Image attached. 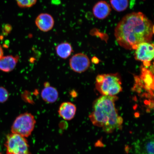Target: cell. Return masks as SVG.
Listing matches in <instances>:
<instances>
[{
  "mask_svg": "<svg viewBox=\"0 0 154 154\" xmlns=\"http://www.w3.org/2000/svg\"><path fill=\"white\" fill-rule=\"evenodd\" d=\"M152 22L141 12L125 15L115 29V36L119 45L125 49H135L139 44L150 42L153 37Z\"/></svg>",
  "mask_w": 154,
  "mask_h": 154,
  "instance_id": "obj_1",
  "label": "cell"
},
{
  "mask_svg": "<svg viewBox=\"0 0 154 154\" xmlns=\"http://www.w3.org/2000/svg\"><path fill=\"white\" fill-rule=\"evenodd\" d=\"M116 96L103 95L94 101L93 111L89 118L94 126L103 128L104 131L111 133L120 128L123 120L119 116L115 101Z\"/></svg>",
  "mask_w": 154,
  "mask_h": 154,
  "instance_id": "obj_2",
  "label": "cell"
},
{
  "mask_svg": "<svg viewBox=\"0 0 154 154\" xmlns=\"http://www.w3.org/2000/svg\"><path fill=\"white\" fill-rule=\"evenodd\" d=\"M122 82L119 75H99L96 77V89L103 95L115 96L122 91Z\"/></svg>",
  "mask_w": 154,
  "mask_h": 154,
  "instance_id": "obj_3",
  "label": "cell"
},
{
  "mask_svg": "<svg viewBox=\"0 0 154 154\" xmlns=\"http://www.w3.org/2000/svg\"><path fill=\"white\" fill-rule=\"evenodd\" d=\"M36 123L34 116L31 113L25 112L17 117L11 128L12 133L28 137L33 132Z\"/></svg>",
  "mask_w": 154,
  "mask_h": 154,
  "instance_id": "obj_4",
  "label": "cell"
},
{
  "mask_svg": "<svg viewBox=\"0 0 154 154\" xmlns=\"http://www.w3.org/2000/svg\"><path fill=\"white\" fill-rule=\"evenodd\" d=\"M5 146L6 154H31L26 138L18 134L11 133L8 135Z\"/></svg>",
  "mask_w": 154,
  "mask_h": 154,
  "instance_id": "obj_5",
  "label": "cell"
},
{
  "mask_svg": "<svg viewBox=\"0 0 154 154\" xmlns=\"http://www.w3.org/2000/svg\"><path fill=\"white\" fill-rule=\"evenodd\" d=\"M135 50V59L136 60L143 62L145 66H149L154 58L153 44L150 42L141 43L139 44Z\"/></svg>",
  "mask_w": 154,
  "mask_h": 154,
  "instance_id": "obj_6",
  "label": "cell"
},
{
  "mask_svg": "<svg viewBox=\"0 0 154 154\" xmlns=\"http://www.w3.org/2000/svg\"><path fill=\"white\" fill-rule=\"evenodd\" d=\"M154 136L148 133L143 137L134 143V149L136 154H154Z\"/></svg>",
  "mask_w": 154,
  "mask_h": 154,
  "instance_id": "obj_7",
  "label": "cell"
},
{
  "mask_svg": "<svg viewBox=\"0 0 154 154\" xmlns=\"http://www.w3.org/2000/svg\"><path fill=\"white\" fill-rule=\"evenodd\" d=\"M69 65L74 72L81 73L87 70L90 65V61L88 57L85 54L78 53L71 58Z\"/></svg>",
  "mask_w": 154,
  "mask_h": 154,
  "instance_id": "obj_8",
  "label": "cell"
},
{
  "mask_svg": "<svg viewBox=\"0 0 154 154\" xmlns=\"http://www.w3.org/2000/svg\"><path fill=\"white\" fill-rule=\"evenodd\" d=\"M35 24L42 32H47L52 29L55 21L51 15L47 13H42L36 17Z\"/></svg>",
  "mask_w": 154,
  "mask_h": 154,
  "instance_id": "obj_9",
  "label": "cell"
},
{
  "mask_svg": "<svg viewBox=\"0 0 154 154\" xmlns=\"http://www.w3.org/2000/svg\"><path fill=\"white\" fill-rule=\"evenodd\" d=\"M76 111V107L74 104L65 102L60 106L58 112L59 115L64 120L70 121L74 118Z\"/></svg>",
  "mask_w": 154,
  "mask_h": 154,
  "instance_id": "obj_10",
  "label": "cell"
},
{
  "mask_svg": "<svg viewBox=\"0 0 154 154\" xmlns=\"http://www.w3.org/2000/svg\"><path fill=\"white\" fill-rule=\"evenodd\" d=\"M94 16L99 19H103L109 16L111 13L110 5L105 1H100L96 3L92 9Z\"/></svg>",
  "mask_w": 154,
  "mask_h": 154,
  "instance_id": "obj_11",
  "label": "cell"
},
{
  "mask_svg": "<svg viewBox=\"0 0 154 154\" xmlns=\"http://www.w3.org/2000/svg\"><path fill=\"white\" fill-rule=\"evenodd\" d=\"M45 87L42 90L41 96L44 101L48 103H53L57 100L59 92L57 90L50 85L48 83L44 84Z\"/></svg>",
  "mask_w": 154,
  "mask_h": 154,
  "instance_id": "obj_12",
  "label": "cell"
},
{
  "mask_svg": "<svg viewBox=\"0 0 154 154\" xmlns=\"http://www.w3.org/2000/svg\"><path fill=\"white\" fill-rule=\"evenodd\" d=\"M19 60L18 56L3 57L0 59V70L5 72H11L16 67Z\"/></svg>",
  "mask_w": 154,
  "mask_h": 154,
  "instance_id": "obj_13",
  "label": "cell"
},
{
  "mask_svg": "<svg viewBox=\"0 0 154 154\" xmlns=\"http://www.w3.org/2000/svg\"><path fill=\"white\" fill-rule=\"evenodd\" d=\"M56 52L59 57L66 59L70 56L73 51L71 44L67 42H62L55 48Z\"/></svg>",
  "mask_w": 154,
  "mask_h": 154,
  "instance_id": "obj_14",
  "label": "cell"
},
{
  "mask_svg": "<svg viewBox=\"0 0 154 154\" xmlns=\"http://www.w3.org/2000/svg\"><path fill=\"white\" fill-rule=\"evenodd\" d=\"M110 2L112 8L118 12L125 11L128 6V0H110Z\"/></svg>",
  "mask_w": 154,
  "mask_h": 154,
  "instance_id": "obj_15",
  "label": "cell"
},
{
  "mask_svg": "<svg viewBox=\"0 0 154 154\" xmlns=\"http://www.w3.org/2000/svg\"><path fill=\"white\" fill-rule=\"evenodd\" d=\"M18 6L22 8H29L35 5L37 0H15Z\"/></svg>",
  "mask_w": 154,
  "mask_h": 154,
  "instance_id": "obj_16",
  "label": "cell"
},
{
  "mask_svg": "<svg viewBox=\"0 0 154 154\" xmlns=\"http://www.w3.org/2000/svg\"><path fill=\"white\" fill-rule=\"evenodd\" d=\"M8 91L3 87H0V103H4L9 98Z\"/></svg>",
  "mask_w": 154,
  "mask_h": 154,
  "instance_id": "obj_17",
  "label": "cell"
},
{
  "mask_svg": "<svg viewBox=\"0 0 154 154\" xmlns=\"http://www.w3.org/2000/svg\"><path fill=\"white\" fill-rule=\"evenodd\" d=\"M3 52L2 48L1 46L0 45V59L3 57Z\"/></svg>",
  "mask_w": 154,
  "mask_h": 154,
  "instance_id": "obj_18",
  "label": "cell"
}]
</instances>
